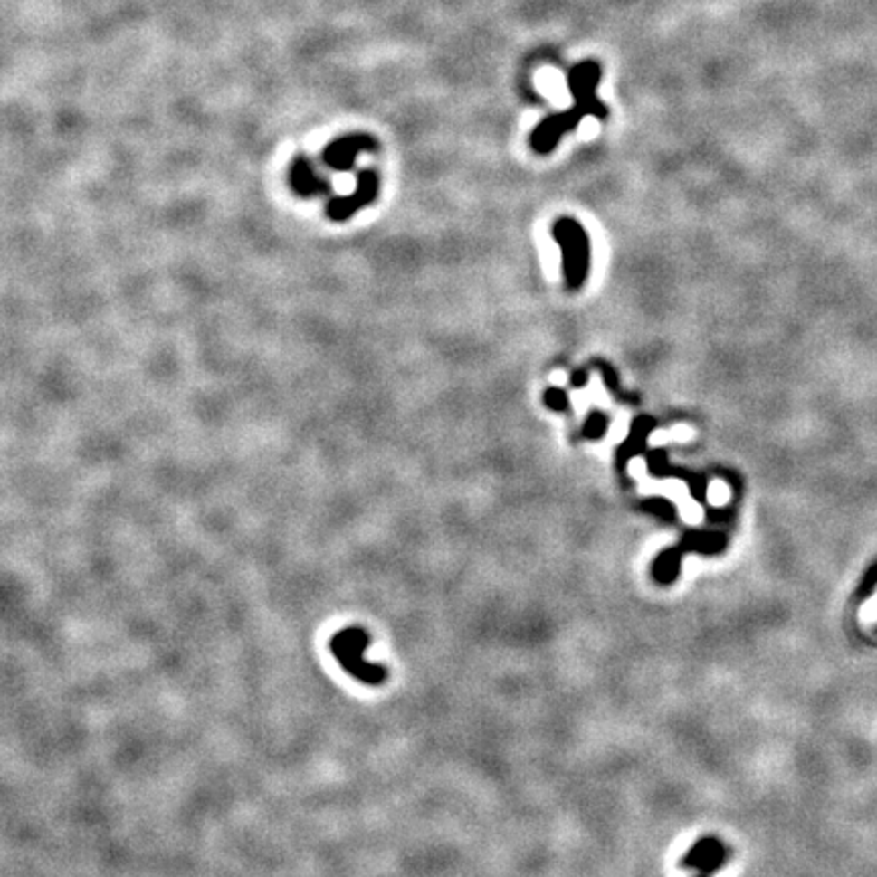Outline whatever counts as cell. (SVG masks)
<instances>
[{"label":"cell","mask_w":877,"mask_h":877,"mask_svg":"<svg viewBox=\"0 0 877 877\" xmlns=\"http://www.w3.org/2000/svg\"><path fill=\"white\" fill-rule=\"evenodd\" d=\"M380 194V175L374 169H362L356 175V187L348 195H333L325 205V215L331 222L344 224L372 205Z\"/></svg>","instance_id":"obj_3"},{"label":"cell","mask_w":877,"mask_h":877,"mask_svg":"<svg viewBox=\"0 0 877 877\" xmlns=\"http://www.w3.org/2000/svg\"><path fill=\"white\" fill-rule=\"evenodd\" d=\"M547 405L550 408H557V411H561V408L567 406V396H565V392L561 390H548L547 392Z\"/></svg>","instance_id":"obj_10"},{"label":"cell","mask_w":877,"mask_h":877,"mask_svg":"<svg viewBox=\"0 0 877 877\" xmlns=\"http://www.w3.org/2000/svg\"><path fill=\"white\" fill-rule=\"evenodd\" d=\"M644 508L648 512H656L663 518H666V514L672 518V506H671V502H664V500H653V502H644Z\"/></svg>","instance_id":"obj_9"},{"label":"cell","mask_w":877,"mask_h":877,"mask_svg":"<svg viewBox=\"0 0 877 877\" xmlns=\"http://www.w3.org/2000/svg\"><path fill=\"white\" fill-rule=\"evenodd\" d=\"M289 186L299 197L315 199V197H333V186L328 175H323L319 165L313 158L305 155H299L291 161L289 167Z\"/></svg>","instance_id":"obj_6"},{"label":"cell","mask_w":877,"mask_h":877,"mask_svg":"<svg viewBox=\"0 0 877 877\" xmlns=\"http://www.w3.org/2000/svg\"><path fill=\"white\" fill-rule=\"evenodd\" d=\"M862 617H863L865 624H875L877 622V591H875V596L870 601H867Z\"/></svg>","instance_id":"obj_11"},{"label":"cell","mask_w":877,"mask_h":877,"mask_svg":"<svg viewBox=\"0 0 877 877\" xmlns=\"http://www.w3.org/2000/svg\"><path fill=\"white\" fill-rule=\"evenodd\" d=\"M605 429H607V419H605V416L591 415L589 423L585 424V435H587L589 439H597V437L604 435Z\"/></svg>","instance_id":"obj_8"},{"label":"cell","mask_w":877,"mask_h":877,"mask_svg":"<svg viewBox=\"0 0 877 877\" xmlns=\"http://www.w3.org/2000/svg\"><path fill=\"white\" fill-rule=\"evenodd\" d=\"M366 642V634L362 630H346L339 632L338 638L333 640V653L339 658V663L344 664L346 671L356 674L357 679H362L370 684H378L386 671L382 666H372L366 664L362 660V644Z\"/></svg>","instance_id":"obj_5"},{"label":"cell","mask_w":877,"mask_h":877,"mask_svg":"<svg viewBox=\"0 0 877 877\" xmlns=\"http://www.w3.org/2000/svg\"><path fill=\"white\" fill-rule=\"evenodd\" d=\"M695 877H709V875H705V873H697Z\"/></svg>","instance_id":"obj_12"},{"label":"cell","mask_w":877,"mask_h":877,"mask_svg":"<svg viewBox=\"0 0 877 877\" xmlns=\"http://www.w3.org/2000/svg\"><path fill=\"white\" fill-rule=\"evenodd\" d=\"M378 150V140L366 132H354V135L339 137L323 148L321 165L328 167L329 171L349 173L356 169V163L364 153H376Z\"/></svg>","instance_id":"obj_4"},{"label":"cell","mask_w":877,"mask_h":877,"mask_svg":"<svg viewBox=\"0 0 877 877\" xmlns=\"http://www.w3.org/2000/svg\"><path fill=\"white\" fill-rule=\"evenodd\" d=\"M553 234L563 250V269L567 285L579 289L589 272V238L575 220L557 222Z\"/></svg>","instance_id":"obj_2"},{"label":"cell","mask_w":877,"mask_h":877,"mask_svg":"<svg viewBox=\"0 0 877 877\" xmlns=\"http://www.w3.org/2000/svg\"><path fill=\"white\" fill-rule=\"evenodd\" d=\"M599 80H601V68L596 62H583L579 65H575L569 73V90L577 106H575L573 110L550 116V119L542 120L539 127L534 129L530 138L534 150H539V153H550L565 132L577 127L585 116L605 119L607 108L601 104L596 96V88Z\"/></svg>","instance_id":"obj_1"},{"label":"cell","mask_w":877,"mask_h":877,"mask_svg":"<svg viewBox=\"0 0 877 877\" xmlns=\"http://www.w3.org/2000/svg\"><path fill=\"white\" fill-rule=\"evenodd\" d=\"M728 862V847L723 845L721 839L717 837H703L689 849V853L681 859V867L684 870H697L699 873L711 875L720 872Z\"/></svg>","instance_id":"obj_7"}]
</instances>
